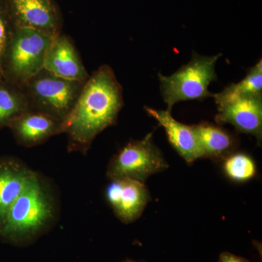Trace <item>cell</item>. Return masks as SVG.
Returning <instances> with one entry per match:
<instances>
[{"label":"cell","mask_w":262,"mask_h":262,"mask_svg":"<svg viewBox=\"0 0 262 262\" xmlns=\"http://www.w3.org/2000/svg\"><path fill=\"white\" fill-rule=\"evenodd\" d=\"M106 198L117 218L122 223L130 224L142 214L150 201V194L144 183L122 179L110 181Z\"/></svg>","instance_id":"cell-8"},{"label":"cell","mask_w":262,"mask_h":262,"mask_svg":"<svg viewBox=\"0 0 262 262\" xmlns=\"http://www.w3.org/2000/svg\"><path fill=\"white\" fill-rule=\"evenodd\" d=\"M29 110L23 88L0 78V130L9 127L17 117Z\"/></svg>","instance_id":"cell-15"},{"label":"cell","mask_w":262,"mask_h":262,"mask_svg":"<svg viewBox=\"0 0 262 262\" xmlns=\"http://www.w3.org/2000/svg\"><path fill=\"white\" fill-rule=\"evenodd\" d=\"M122 262H139V261H134V260L129 259V258H127V259L125 260V261H122Z\"/></svg>","instance_id":"cell-20"},{"label":"cell","mask_w":262,"mask_h":262,"mask_svg":"<svg viewBox=\"0 0 262 262\" xmlns=\"http://www.w3.org/2000/svg\"><path fill=\"white\" fill-rule=\"evenodd\" d=\"M215 120L218 125L231 124L239 132L262 137V94L239 96L219 105Z\"/></svg>","instance_id":"cell-9"},{"label":"cell","mask_w":262,"mask_h":262,"mask_svg":"<svg viewBox=\"0 0 262 262\" xmlns=\"http://www.w3.org/2000/svg\"><path fill=\"white\" fill-rule=\"evenodd\" d=\"M15 27H27L53 37L61 34L63 17L55 0H5Z\"/></svg>","instance_id":"cell-7"},{"label":"cell","mask_w":262,"mask_h":262,"mask_svg":"<svg viewBox=\"0 0 262 262\" xmlns=\"http://www.w3.org/2000/svg\"><path fill=\"white\" fill-rule=\"evenodd\" d=\"M60 199L54 184L35 171L10 207L0 230V239L17 246L34 244L58 222Z\"/></svg>","instance_id":"cell-2"},{"label":"cell","mask_w":262,"mask_h":262,"mask_svg":"<svg viewBox=\"0 0 262 262\" xmlns=\"http://www.w3.org/2000/svg\"><path fill=\"white\" fill-rule=\"evenodd\" d=\"M223 162L224 171L231 180L234 182H247L256 176V164L249 155L234 152Z\"/></svg>","instance_id":"cell-17"},{"label":"cell","mask_w":262,"mask_h":262,"mask_svg":"<svg viewBox=\"0 0 262 262\" xmlns=\"http://www.w3.org/2000/svg\"><path fill=\"white\" fill-rule=\"evenodd\" d=\"M14 29V23L10 17L5 0H0V78L4 79L5 56Z\"/></svg>","instance_id":"cell-18"},{"label":"cell","mask_w":262,"mask_h":262,"mask_svg":"<svg viewBox=\"0 0 262 262\" xmlns=\"http://www.w3.org/2000/svg\"><path fill=\"white\" fill-rule=\"evenodd\" d=\"M168 167L149 134L141 140L130 141L114 155L108 164L106 177L110 181L128 179L144 183Z\"/></svg>","instance_id":"cell-6"},{"label":"cell","mask_w":262,"mask_h":262,"mask_svg":"<svg viewBox=\"0 0 262 262\" xmlns=\"http://www.w3.org/2000/svg\"><path fill=\"white\" fill-rule=\"evenodd\" d=\"M262 94L261 59L248 70L244 80L238 83L231 84L222 92L213 94L217 106L239 96Z\"/></svg>","instance_id":"cell-16"},{"label":"cell","mask_w":262,"mask_h":262,"mask_svg":"<svg viewBox=\"0 0 262 262\" xmlns=\"http://www.w3.org/2000/svg\"><path fill=\"white\" fill-rule=\"evenodd\" d=\"M123 104L122 86L113 69L101 66L84 82L77 102L63 120L67 151L87 154L95 139L115 125Z\"/></svg>","instance_id":"cell-1"},{"label":"cell","mask_w":262,"mask_h":262,"mask_svg":"<svg viewBox=\"0 0 262 262\" xmlns=\"http://www.w3.org/2000/svg\"><path fill=\"white\" fill-rule=\"evenodd\" d=\"M148 115L154 117L165 129L169 142L187 163L203 158L201 147L193 126L177 121L168 110L146 107Z\"/></svg>","instance_id":"cell-13"},{"label":"cell","mask_w":262,"mask_h":262,"mask_svg":"<svg viewBox=\"0 0 262 262\" xmlns=\"http://www.w3.org/2000/svg\"><path fill=\"white\" fill-rule=\"evenodd\" d=\"M220 262H250L248 259L241 256H236V255L232 254V253L229 252H223L221 253L220 258H219Z\"/></svg>","instance_id":"cell-19"},{"label":"cell","mask_w":262,"mask_h":262,"mask_svg":"<svg viewBox=\"0 0 262 262\" xmlns=\"http://www.w3.org/2000/svg\"><path fill=\"white\" fill-rule=\"evenodd\" d=\"M192 126L203 158H208L216 163L223 162L238 147V139L236 136L218 125L201 122Z\"/></svg>","instance_id":"cell-14"},{"label":"cell","mask_w":262,"mask_h":262,"mask_svg":"<svg viewBox=\"0 0 262 262\" xmlns=\"http://www.w3.org/2000/svg\"><path fill=\"white\" fill-rule=\"evenodd\" d=\"M222 54L201 56L193 53L192 60L170 76L159 74L160 91L168 111L177 103L185 101H203L213 97L208 91L211 82L217 80L215 63Z\"/></svg>","instance_id":"cell-3"},{"label":"cell","mask_w":262,"mask_h":262,"mask_svg":"<svg viewBox=\"0 0 262 262\" xmlns=\"http://www.w3.org/2000/svg\"><path fill=\"white\" fill-rule=\"evenodd\" d=\"M44 69L67 80L85 82L90 77L73 41L63 34L56 36L52 41L45 60Z\"/></svg>","instance_id":"cell-11"},{"label":"cell","mask_w":262,"mask_h":262,"mask_svg":"<svg viewBox=\"0 0 262 262\" xmlns=\"http://www.w3.org/2000/svg\"><path fill=\"white\" fill-rule=\"evenodd\" d=\"M55 37L27 27H15L5 54L4 79L21 85L44 69Z\"/></svg>","instance_id":"cell-4"},{"label":"cell","mask_w":262,"mask_h":262,"mask_svg":"<svg viewBox=\"0 0 262 262\" xmlns=\"http://www.w3.org/2000/svg\"><path fill=\"white\" fill-rule=\"evenodd\" d=\"M8 128L17 144L27 148L40 145L63 133L62 120L32 110L17 117Z\"/></svg>","instance_id":"cell-10"},{"label":"cell","mask_w":262,"mask_h":262,"mask_svg":"<svg viewBox=\"0 0 262 262\" xmlns=\"http://www.w3.org/2000/svg\"><path fill=\"white\" fill-rule=\"evenodd\" d=\"M35 171L20 158L0 156V230L10 207L23 192Z\"/></svg>","instance_id":"cell-12"},{"label":"cell","mask_w":262,"mask_h":262,"mask_svg":"<svg viewBox=\"0 0 262 262\" xmlns=\"http://www.w3.org/2000/svg\"><path fill=\"white\" fill-rule=\"evenodd\" d=\"M84 82L67 80L42 69L21 84L30 110L63 120L77 102Z\"/></svg>","instance_id":"cell-5"}]
</instances>
